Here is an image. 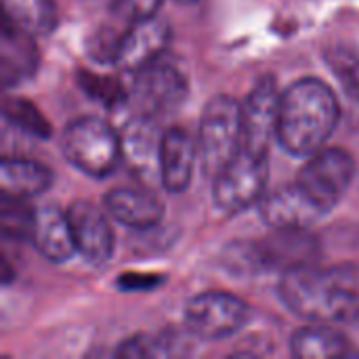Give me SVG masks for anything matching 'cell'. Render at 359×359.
I'll list each match as a JSON object with an SVG mask.
<instances>
[{"label": "cell", "mask_w": 359, "mask_h": 359, "mask_svg": "<svg viewBox=\"0 0 359 359\" xmlns=\"http://www.w3.org/2000/svg\"><path fill=\"white\" fill-rule=\"evenodd\" d=\"M280 301L311 324H353L359 320V276L351 267H290L278 282Z\"/></svg>", "instance_id": "6da1fadb"}, {"label": "cell", "mask_w": 359, "mask_h": 359, "mask_svg": "<svg viewBox=\"0 0 359 359\" xmlns=\"http://www.w3.org/2000/svg\"><path fill=\"white\" fill-rule=\"evenodd\" d=\"M341 120L337 93L322 78H301L282 90L276 141L294 158L326 147Z\"/></svg>", "instance_id": "7a4b0ae2"}, {"label": "cell", "mask_w": 359, "mask_h": 359, "mask_svg": "<svg viewBox=\"0 0 359 359\" xmlns=\"http://www.w3.org/2000/svg\"><path fill=\"white\" fill-rule=\"evenodd\" d=\"M61 154L76 170L105 179L122 162L120 130L99 116H80L63 128Z\"/></svg>", "instance_id": "3957f363"}, {"label": "cell", "mask_w": 359, "mask_h": 359, "mask_svg": "<svg viewBox=\"0 0 359 359\" xmlns=\"http://www.w3.org/2000/svg\"><path fill=\"white\" fill-rule=\"evenodd\" d=\"M242 149V103L229 95H215L202 109L198 151L202 172L217 177Z\"/></svg>", "instance_id": "277c9868"}, {"label": "cell", "mask_w": 359, "mask_h": 359, "mask_svg": "<svg viewBox=\"0 0 359 359\" xmlns=\"http://www.w3.org/2000/svg\"><path fill=\"white\" fill-rule=\"evenodd\" d=\"M269 156H255L244 149L212 177V200L219 210L238 215L259 204L267 194Z\"/></svg>", "instance_id": "5b68a950"}, {"label": "cell", "mask_w": 359, "mask_h": 359, "mask_svg": "<svg viewBox=\"0 0 359 359\" xmlns=\"http://www.w3.org/2000/svg\"><path fill=\"white\" fill-rule=\"evenodd\" d=\"M250 320V305L229 292H200L185 303L183 324L194 339L221 341L240 332Z\"/></svg>", "instance_id": "8992f818"}, {"label": "cell", "mask_w": 359, "mask_h": 359, "mask_svg": "<svg viewBox=\"0 0 359 359\" xmlns=\"http://www.w3.org/2000/svg\"><path fill=\"white\" fill-rule=\"evenodd\" d=\"M187 76L175 63H168L162 57L145 69L133 74L128 97L135 105V114L158 120L177 111L179 105L187 99Z\"/></svg>", "instance_id": "52a82bcc"}, {"label": "cell", "mask_w": 359, "mask_h": 359, "mask_svg": "<svg viewBox=\"0 0 359 359\" xmlns=\"http://www.w3.org/2000/svg\"><path fill=\"white\" fill-rule=\"evenodd\" d=\"M355 177V158L334 145H326L305 158L297 183L328 212L337 208Z\"/></svg>", "instance_id": "ba28073f"}, {"label": "cell", "mask_w": 359, "mask_h": 359, "mask_svg": "<svg viewBox=\"0 0 359 359\" xmlns=\"http://www.w3.org/2000/svg\"><path fill=\"white\" fill-rule=\"evenodd\" d=\"M282 88L276 76H261L242 103V149L255 156H269L278 135Z\"/></svg>", "instance_id": "9c48e42d"}, {"label": "cell", "mask_w": 359, "mask_h": 359, "mask_svg": "<svg viewBox=\"0 0 359 359\" xmlns=\"http://www.w3.org/2000/svg\"><path fill=\"white\" fill-rule=\"evenodd\" d=\"M168 44L170 25L158 15L128 23V27L120 32L111 65L122 74H137L162 59Z\"/></svg>", "instance_id": "30bf717a"}, {"label": "cell", "mask_w": 359, "mask_h": 359, "mask_svg": "<svg viewBox=\"0 0 359 359\" xmlns=\"http://www.w3.org/2000/svg\"><path fill=\"white\" fill-rule=\"evenodd\" d=\"M164 130L156 118L135 114L120 128V149L126 168L143 183H160Z\"/></svg>", "instance_id": "8fae6325"}, {"label": "cell", "mask_w": 359, "mask_h": 359, "mask_svg": "<svg viewBox=\"0 0 359 359\" xmlns=\"http://www.w3.org/2000/svg\"><path fill=\"white\" fill-rule=\"evenodd\" d=\"M259 215L276 231H307L330 212L294 181L265 194L259 202Z\"/></svg>", "instance_id": "7c38bea8"}, {"label": "cell", "mask_w": 359, "mask_h": 359, "mask_svg": "<svg viewBox=\"0 0 359 359\" xmlns=\"http://www.w3.org/2000/svg\"><path fill=\"white\" fill-rule=\"evenodd\" d=\"M67 219L74 231L78 255L93 265H105L114 257L116 238L105 208L88 200H76L67 206Z\"/></svg>", "instance_id": "4fadbf2b"}, {"label": "cell", "mask_w": 359, "mask_h": 359, "mask_svg": "<svg viewBox=\"0 0 359 359\" xmlns=\"http://www.w3.org/2000/svg\"><path fill=\"white\" fill-rule=\"evenodd\" d=\"M198 162V139H194L185 128H166L162 139L160 185L170 194H183L191 185Z\"/></svg>", "instance_id": "5bb4252c"}, {"label": "cell", "mask_w": 359, "mask_h": 359, "mask_svg": "<svg viewBox=\"0 0 359 359\" xmlns=\"http://www.w3.org/2000/svg\"><path fill=\"white\" fill-rule=\"evenodd\" d=\"M103 208L114 221L135 231H149L164 217L162 200L154 191L135 187H116L107 191L103 196Z\"/></svg>", "instance_id": "9a60e30c"}, {"label": "cell", "mask_w": 359, "mask_h": 359, "mask_svg": "<svg viewBox=\"0 0 359 359\" xmlns=\"http://www.w3.org/2000/svg\"><path fill=\"white\" fill-rule=\"evenodd\" d=\"M29 242L50 263H67L78 252L67 212L57 206H42L34 210Z\"/></svg>", "instance_id": "2e32d148"}, {"label": "cell", "mask_w": 359, "mask_h": 359, "mask_svg": "<svg viewBox=\"0 0 359 359\" xmlns=\"http://www.w3.org/2000/svg\"><path fill=\"white\" fill-rule=\"evenodd\" d=\"M34 38L36 36L15 27L4 19L0 40V76L4 88L17 86L36 74L40 57Z\"/></svg>", "instance_id": "e0dca14e"}, {"label": "cell", "mask_w": 359, "mask_h": 359, "mask_svg": "<svg viewBox=\"0 0 359 359\" xmlns=\"http://www.w3.org/2000/svg\"><path fill=\"white\" fill-rule=\"evenodd\" d=\"M53 185V170L42 162L27 158H2L0 187L4 198L29 200L42 196Z\"/></svg>", "instance_id": "ac0fdd59"}, {"label": "cell", "mask_w": 359, "mask_h": 359, "mask_svg": "<svg viewBox=\"0 0 359 359\" xmlns=\"http://www.w3.org/2000/svg\"><path fill=\"white\" fill-rule=\"evenodd\" d=\"M290 353L299 359L343 358L351 355V343L334 326L309 322V326H303L292 334Z\"/></svg>", "instance_id": "d6986e66"}, {"label": "cell", "mask_w": 359, "mask_h": 359, "mask_svg": "<svg viewBox=\"0 0 359 359\" xmlns=\"http://www.w3.org/2000/svg\"><path fill=\"white\" fill-rule=\"evenodd\" d=\"M4 19L32 36H48L59 23L55 0H2Z\"/></svg>", "instance_id": "ffe728a7"}, {"label": "cell", "mask_w": 359, "mask_h": 359, "mask_svg": "<svg viewBox=\"0 0 359 359\" xmlns=\"http://www.w3.org/2000/svg\"><path fill=\"white\" fill-rule=\"evenodd\" d=\"M326 63L337 74L341 84L359 97V46L358 44H332L326 48Z\"/></svg>", "instance_id": "44dd1931"}, {"label": "cell", "mask_w": 359, "mask_h": 359, "mask_svg": "<svg viewBox=\"0 0 359 359\" xmlns=\"http://www.w3.org/2000/svg\"><path fill=\"white\" fill-rule=\"evenodd\" d=\"M4 116H6V120H11L15 126L23 128L29 135H36V137L46 139L48 133H50L46 120L42 118V114L36 109V105H32L27 101L8 99L6 105H4Z\"/></svg>", "instance_id": "7402d4cb"}, {"label": "cell", "mask_w": 359, "mask_h": 359, "mask_svg": "<svg viewBox=\"0 0 359 359\" xmlns=\"http://www.w3.org/2000/svg\"><path fill=\"white\" fill-rule=\"evenodd\" d=\"M160 4H162V0H111L109 11L118 19H122L126 23H135L141 19L156 17L160 11Z\"/></svg>", "instance_id": "603a6c76"}, {"label": "cell", "mask_w": 359, "mask_h": 359, "mask_svg": "<svg viewBox=\"0 0 359 359\" xmlns=\"http://www.w3.org/2000/svg\"><path fill=\"white\" fill-rule=\"evenodd\" d=\"M164 282L162 276H149V273H124V278L120 280V288L126 292H143V290H151L156 286H160Z\"/></svg>", "instance_id": "cb8c5ba5"}, {"label": "cell", "mask_w": 359, "mask_h": 359, "mask_svg": "<svg viewBox=\"0 0 359 359\" xmlns=\"http://www.w3.org/2000/svg\"><path fill=\"white\" fill-rule=\"evenodd\" d=\"M175 2H183V4H189V2H198V0H175Z\"/></svg>", "instance_id": "d4e9b609"}]
</instances>
